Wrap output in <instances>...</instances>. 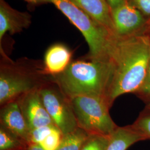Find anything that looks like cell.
Segmentation results:
<instances>
[{
	"instance_id": "obj_21",
	"label": "cell",
	"mask_w": 150,
	"mask_h": 150,
	"mask_svg": "<svg viewBox=\"0 0 150 150\" xmlns=\"http://www.w3.org/2000/svg\"><path fill=\"white\" fill-rule=\"evenodd\" d=\"M148 91H150V59L149 64H148L147 72H146V77H145V80L144 82L143 85L142 86L141 88L140 89V90L138 91L137 92H148Z\"/></svg>"
},
{
	"instance_id": "obj_1",
	"label": "cell",
	"mask_w": 150,
	"mask_h": 150,
	"mask_svg": "<svg viewBox=\"0 0 150 150\" xmlns=\"http://www.w3.org/2000/svg\"><path fill=\"white\" fill-rule=\"evenodd\" d=\"M112 65V77L107 95L110 107L118 97L136 93L143 85L150 59L149 36L134 33L113 35L107 51Z\"/></svg>"
},
{
	"instance_id": "obj_16",
	"label": "cell",
	"mask_w": 150,
	"mask_h": 150,
	"mask_svg": "<svg viewBox=\"0 0 150 150\" xmlns=\"http://www.w3.org/2000/svg\"><path fill=\"white\" fill-rule=\"evenodd\" d=\"M132 125L146 140L150 139V104H146L145 108Z\"/></svg>"
},
{
	"instance_id": "obj_7",
	"label": "cell",
	"mask_w": 150,
	"mask_h": 150,
	"mask_svg": "<svg viewBox=\"0 0 150 150\" xmlns=\"http://www.w3.org/2000/svg\"><path fill=\"white\" fill-rule=\"evenodd\" d=\"M17 99L30 131L41 126L55 125L43 105L38 90L27 92Z\"/></svg>"
},
{
	"instance_id": "obj_2",
	"label": "cell",
	"mask_w": 150,
	"mask_h": 150,
	"mask_svg": "<svg viewBox=\"0 0 150 150\" xmlns=\"http://www.w3.org/2000/svg\"><path fill=\"white\" fill-rule=\"evenodd\" d=\"M88 59L71 62L63 72L52 76V81L69 100L77 96L91 97L108 104L112 77L111 62L108 58Z\"/></svg>"
},
{
	"instance_id": "obj_12",
	"label": "cell",
	"mask_w": 150,
	"mask_h": 150,
	"mask_svg": "<svg viewBox=\"0 0 150 150\" xmlns=\"http://www.w3.org/2000/svg\"><path fill=\"white\" fill-rule=\"evenodd\" d=\"M73 1L94 20L115 34L111 10L107 0Z\"/></svg>"
},
{
	"instance_id": "obj_9",
	"label": "cell",
	"mask_w": 150,
	"mask_h": 150,
	"mask_svg": "<svg viewBox=\"0 0 150 150\" xmlns=\"http://www.w3.org/2000/svg\"><path fill=\"white\" fill-rule=\"evenodd\" d=\"M0 123L1 125L29 144L31 131L23 116L18 99L1 106Z\"/></svg>"
},
{
	"instance_id": "obj_13",
	"label": "cell",
	"mask_w": 150,
	"mask_h": 150,
	"mask_svg": "<svg viewBox=\"0 0 150 150\" xmlns=\"http://www.w3.org/2000/svg\"><path fill=\"white\" fill-rule=\"evenodd\" d=\"M146 140L132 125L117 127L111 134L106 150H127L134 144Z\"/></svg>"
},
{
	"instance_id": "obj_11",
	"label": "cell",
	"mask_w": 150,
	"mask_h": 150,
	"mask_svg": "<svg viewBox=\"0 0 150 150\" xmlns=\"http://www.w3.org/2000/svg\"><path fill=\"white\" fill-rule=\"evenodd\" d=\"M72 52L66 45L56 43L46 51L43 60L44 72L54 76L63 72L71 63Z\"/></svg>"
},
{
	"instance_id": "obj_14",
	"label": "cell",
	"mask_w": 150,
	"mask_h": 150,
	"mask_svg": "<svg viewBox=\"0 0 150 150\" xmlns=\"http://www.w3.org/2000/svg\"><path fill=\"white\" fill-rule=\"evenodd\" d=\"M29 145L27 141L0 125V150H27Z\"/></svg>"
},
{
	"instance_id": "obj_17",
	"label": "cell",
	"mask_w": 150,
	"mask_h": 150,
	"mask_svg": "<svg viewBox=\"0 0 150 150\" xmlns=\"http://www.w3.org/2000/svg\"><path fill=\"white\" fill-rule=\"evenodd\" d=\"M110 136L90 134L81 150H106Z\"/></svg>"
},
{
	"instance_id": "obj_19",
	"label": "cell",
	"mask_w": 150,
	"mask_h": 150,
	"mask_svg": "<svg viewBox=\"0 0 150 150\" xmlns=\"http://www.w3.org/2000/svg\"><path fill=\"white\" fill-rule=\"evenodd\" d=\"M56 127L55 125H48L32 129L30 134L29 144H40Z\"/></svg>"
},
{
	"instance_id": "obj_4",
	"label": "cell",
	"mask_w": 150,
	"mask_h": 150,
	"mask_svg": "<svg viewBox=\"0 0 150 150\" xmlns=\"http://www.w3.org/2000/svg\"><path fill=\"white\" fill-rule=\"evenodd\" d=\"M55 6L81 32L88 45V58L107 59V51L114 34L83 11L73 0H44Z\"/></svg>"
},
{
	"instance_id": "obj_5",
	"label": "cell",
	"mask_w": 150,
	"mask_h": 150,
	"mask_svg": "<svg viewBox=\"0 0 150 150\" xmlns=\"http://www.w3.org/2000/svg\"><path fill=\"white\" fill-rule=\"evenodd\" d=\"M70 101L78 127L88 134L111 136L118 127L111 117V107L104 100L77 96L70 99Z\"/></svg>"
},
{
	"instance_id": "obj_10",
	"label": "cell",
	"mask_w": 150,
	"mask_h": 150,
	"mask_svg": "<svg viewBox=\"0 0 150 150\" xmlns=\"http://www.w3.org/2000/svg\"><path fill=\"white\" fill-rule=\"evenodd\" d=\"M31 23V16L11 7L5 0H0V41L6 32L12 35L21 32Z\"/></svg>"
},
{
	"instance_id": "obj_23",
	"label": "cell",
	"mask_w": 150,
	"mask_h": 150,
	"mask_svg": "<svg viewBox=\"0 0 150 150\" xmlns=\"http://www.w3.org/2000/svg\"><path fill=\"white\" fill-rule=\"evenodd\" d=\"M107 1L111 10L112 11L114 8L125 2L126 0H107Z\"/></svg>"
},
{
	"instance_id": "obj_25",
	"label": "cell",
	"mask_w": 150,
	"mask_h": 150,
	"mask_svg": "<svg viewBox=\"0 0 150 150\" xmlns=\"http://www.w3.org/2000/svg\"><path fill=\"white\" fill-rule=\"evenodd\" d=\"M29 3L32 4H44V0H25Z\"/></svg>"
},
{
	"instance_id": "obj_22",
	"label": "cell",
	"mask_w": 150,
	"mask_h": 150,
	"mask_svg": "<svg viewBox=\"0 0 150 150\" xmlns=\"http://www.w3.org/2000/svg\"><path fill=\"white\" fill-rule=\"evenodd\" d=\"M135 95L145 102V104H150V91L139 92Z\"/></svg>"
},
{
	"instance_id": "obj_24",
	"label": "cell",
	"mask_w": 150,
	"mask_h": 150,
	"mask_svg": "<svg viewBox=\"0 0 150 150\" xmlns=\"http://www.w3.org/2000/svg\"><path fill=\"white\" fill-rule=\"evenodd\" d=\"M27 150H43L39 144H30Z\"/></svg>"
},
{
	"instance_id": "obj_6",
	"label": "cell",
	"mask_w": 150,
	"mask_h": 150,
	"mask_svg": "<svg viewBox=\"0 0 150 150\" xmlns=\"http://www.w3.org/2000/svg\"><path fill=\"white\" fill-rule=\"evenodd\" d=\"M38 91L50 116L64 136L79 127L70 100L52 81V77Z\"/></svg>"
},
{
	"instance_id": "obj_18",
	"label": "cell",
	"mask_w": 150,
	"mask_h": 150,
	"mask_svg": "<svg viewBox=\"0 0 150 150\" xmlns=\"http://www.w3.org/2000/svg\"><path fill=\"white\" fill-rule=\"evenodd\" d=\"M63 136L59 129L56 127L39 145L43 150H56L60 144Z\"/></svg>"
},
{
	"instance_id": "obj_26",
	"label": "cell",
	"mask_w": 150,
	"mask_h": 150,
	"mask_svg": "<svg viewBox=\"0 0 150 150\" xmlns=\"http://www.w3.org/2000/svg\"><path fill=\"white\" fill-rule=\"evenodd\" d=\"M149 37H150V36H149Z\"/></svg>"
},
{
	"instance_id": "obj_20",
	"label": "cell",
	"mask_w": 150,
	"mask_h": 150,
	"mask_svg": "<svg viewBox=\"0 0 150 150\" xmlns=\"http://www.w3.org/2000/svg\"><path fill=\"white\" fill-rule=\"evenodd\" d=\"M131 4L144 15L150 16V0H131Z\"/></svg>"
},
{
	"instance_id": "obj_15",
	"label": "cell",
	"mask_w": 150,
	"mask_h": 150,
	"mask_svg": "<svg viewBox=\"0 0 150 150\" xmlns=\"http://www.w3.org/2000/svg\"><path fill=\"white\" fill-rule=\"evenodd\" d=\"M89 136L85 130L78 127L74 131L63 136L56 150H81Z\"/></svg>"
},
{
	"instance_id": "obj_8",
	"label": "cell",
	"mask_w": 150,
	"mask_h": 150,
	"mask_svg": "<svg viewBox=\"0 0 150 150\" xmlns=\"http://www.w3.org/2000/svg\"><path fill=\"white\" fill-rule=\"evenodd\" d=\"M115 34L125 36L136 33L144 24L141 12L127 0L111 11Z\"/></svg>"
},
{
	"instance_id": "obj_3",
	"label": "cell",
	"mask_w": 150,
	"mask_h": 150,
	"mask_svg": "<svg viewBox=\"0 0 150 150\" xmlns=\"http://www.w3.org/2000/svg\"><path fill=\"white\" fill-rule=\"evenodd\" d=\"M52 80L40 61L23 58L13 61L3 54L0 66V105L38 90Z\"/></svg>"
}]
</instances>
